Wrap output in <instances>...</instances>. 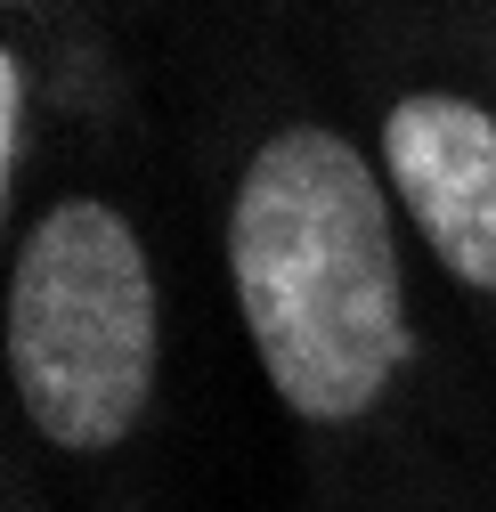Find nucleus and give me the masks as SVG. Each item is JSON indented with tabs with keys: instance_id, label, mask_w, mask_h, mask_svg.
<instances>
[{
	"instance_id": "f257e3e1",
	"label": "nucleus",
	"mask_w": 496,
	"mask_h": 512,
	"mask_svg": "<svg viewBox=\"0 0 496 512\" xmlns=\"http://www.w3.org/2000/svg\"><path fill=\"white\" fill-rule=\"evenodd\" d=\"M228 277L277 399L301 423L366 415L407 366V293L383 179L342 131L293 122L236 179Z\"/></svg>"
},
{
	"instance_id": "f03ea898",
	"label": "nucleus",
	"mask_w": 496,
	"mask_h": 512,
	"mask_svg": "<svg viewBox=\"0 0 496 512\" xmlns=\"http://www.w3.org/2000/svg\"><path fill=\"white\" fill-rule=\"evenodd\" d=\"M9 374L41 439L114 447L155 391V277L114 204L66 196L9 269Z\"/></svg>"
},
{
	"instance_id": "20e7f679",
	"label": "nucleus",
	"mask_w": 496,
	"mask_h": 512,
	"mask_svg": "<svg viewBox=\"0 0 496 512\" xmlns=\"http://www.w3.org/2000/svg\"><path fill=\"white\" fill-rule=\"evenodd\" d=\"M25 163V57L0 49V187Z\"/></svg>"
},
{
	"instance_id": "7ed1b4c3",
	"label": "nucleus",
	"mask_w": 496,
	"mask_h": 512,
	"mask_svg": "<svg viewBox=\"0 0 496 512\" xmlns=\"http://www.w3.org/2000/svg\"><path fill=\"white\" fill-rule=\"evenodd\" d=\"M383 171L448 277L496 293V114L448 90L399 98L383 122Z\"/></svg>"
}]
</instances>
